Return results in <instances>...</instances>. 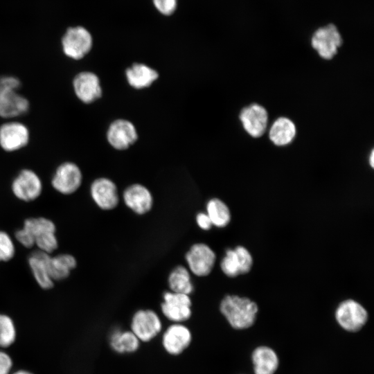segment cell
<instances>
[{
  "label": "cell",
  "instance_id": "obj_1",
  "mask_svg": "<svg viewBox=\"0 0 374 374\" xmlns=\"http://www.w3.org/2000/svg\"><path fill=\"white\" fill-rule=\"evenodd\" d=\"M220 310L233 328L244 329L254 323L258 306L247 298L228 295L221 301Z\"/></svg>",
  "mask_w": 374,
  "mask_h": 374
},
{
  "label": "cell",
  "instance_id": "obj_2",
  "mask_svg": "<svg viewBox=\"0 0 374 374\" xmlns=\"http://www.w3.org/2000/svg\"><path fill=\"white\" fill-rule=\"evenodd\" d=\"M22 228L33 238L38 250L51 254L57 249L56 226L50 219L44 217L27 218Z\"/></svg>",
  "mask_w": 374,
  "mask_h": 374
},
{
  "label": "cell",
  "instance_id": "obj_3",
  "mask_svg": "<svg viewBox=\"0 0 374 374\" xmlns=\"http://www.w3.org/2000/svg\"><path fill=\"white\" fill-rule=\"evenodd\" d=\"M62 46L64 54L70 58L80 60L91 49L93 38L90 32L83 26L68 28L62 37Z\"/></svg>",
  "mask_w": 374,
  "mask_h": 374
},
{
  "label": "cell",
  "instance_id": "obj_4",
  "mask_svg": "<svg viewBox=\"0 0 374 374\" xmlns=\"http://www.w3.org/2000/svg\"><path fill=\"white\" fill-rule=\"evenodd\" d=\"M342 42L341 35L334 24L319 28L311 38L312 46L325 60H330L337 54Z\"/></svg>",
  "mask_w": 374,
  "mask_h": 374
},
{
  "label": "cell",
  "instance_id": "obj_5",
  "mask_svg": "<svg viewBox=\"0 0 374 374\" xmlns=\"http://www.w3.org/2000/svg\"><path fill=\"white\" fill-rule=\"evenodd\" d=\"M82 175L79 167L74 163L65 162L56 169L51 184L53 188L62 195L74 193L81 186Z\"/></svg>",
  "mask_w": 374,
  "mask_h": 374
},
{
  "label": "cell",
  "instance_id": "obj_6",
  "mask_svg": "<svg viewBox=\"0 0 374 374\" xmlns=\"http://www.w3.org/2000/svg\"><path fill=\"white\" fill-rule=\"evenodd\" d=\"M11 189L18 199L30 202L40 196L42 192V183L35 172L24 169L12 181Z\"/></svg>",
  "mask_w": 374,
  "mask_h": 374
},
{
  "label": "cell",
  "instance_id": "obj_7",
  "mask_svg": "<svg viewBox=\"0 0 374 374\" xmlns=\"http://www.w3.org/2000/svg\"><path fill=\"white\" fill-rule=\"evenodd\" d=\"M191 300L189 295L166 292L161 309L163 315L170 321L181 323L188 320L191 316Z\"/></svg>",
  "mask_w": 374,
  "mask_h": 374
},
{
  "label": "cell",
  "instance_id": "obj_8",
  "mask_svg": "<svg viewBox=\"0 0 374 374\" xmlns=\"http://www.w3.org/2000/svg\"><path fill=\"white\" fill-rule=\"evenodd\" d=\"M335 317L339 324L350 332L360 330L368 319L366 310L359 303L351 299L340 303Z\"/></svg>",
  "mask_w": 374,
  "mask_h": 374
},
{
  "label": "cell",
  "instance_id": "obj_9",
  "mask_svg": "<svg viewBox=\"0 0 374 374\" xmlns=\"http://www.w3.org/2000/svg\"><path fill=\"white\" fill-rule=\"evenodd\" d=\"M161 328L159 316L151 310H140L132 317L131 331L139 341H150L161 332Z\"/></svg>",
  "mask_w": 374,
  "mask_h": 374
},
{
  "label": "cell",
  "instance_id": "obj_10",
  "mask_svg": "<svg viewBox=\"0 0 374 374\" xmlns=\"http://www.w3.org/2000/svg\"><path fill=\"white\" fill-rule=\"evenodd\" d=\"M185 258L190 270L195 275L205 276L211 273L216 256L214 251L207 244L196 243L191 246Z\"/></svg>",
  "mask_w": 374,
  "mask_h": 374
},
{
  "label": "cell",
  "instance_id": "obj_11",
  "mask_svg": "<svg viewBox=\"0 0 374 374\" xmlns=\"http://www.w3.org/2000/svg\"><path fill=\"white\" fill-rule=\"evenodd\" d=\"M244 130L254 138L261 136L266 131L268 114L265 107L253 103L244 107L239 116Z\"/></svg>",
  "mask_w": 374,
  "mask_h": 374
},
{
  "label": "cell",
  "instance_id": "obj_12",
  "mask_svg": "<svg viewBox=\"0 0 374 374\" xmlns=\"http://www.w3.org/2000/svg\"><path fill=\"white\" fill-rule=\"evenodd\" d=\"M109 144L115 149L123 150L134 144L138 138L136 127L130 121L117 119L113 121L107 132Z\"/></svg>",
  "mask_w": 374,
  "mask_h": 374
},
{
  "label": "cell",
  "instance_id": "obj_13",
  "mask_svg": "<svg viewBox=\"0 0 374 374\" xmlns=\"http://www.w3.org/2000/svg\"><path fill=\"white\" fill-rule=\"evenodd\" d=\"M253 264V259L247 249L238 246L234 249H227L221 261L220 267L224 274L235 277L249 272Z\"/></svg>",
  "mask_w": 374,
  "mask_h": 374
},
{
  "label": "cell",
  "instance_id": "obj_14",
  "mask_svg": "<svg viewBox=\"0 0 374 374\" xmlns=\"http://www.w3.org/2000/svg\"><path fill=\"white\" fill-rule=\"evenodd\" d=\"M28 141L29 132L24 124L11 121L1 125L0 145L4 150H17L26 145Z\"/></svg>",
  "mask_w": 374,
  "mask_h": 374
},
{
  "label": "cell",
  "instance_id": "obj_15",
  "mask_svg": "<svg viewBox=\"0 0 374 374\" xmlns=\"http://www.w3.org/2000/svg\"><path fill=\"white\" fill-rule=\"evenodd\" d=\"M90 193L93 202L103 210L113 209L118 203L116 186L109 179H95L91 185Z\"/></svg>",
  "mask_w": 374,
  "mask_h": 374
},
{
  "label": "cell",
  "instance_id": "obj_16",
  "mask_svg": "<svg viewBox=\"0 0 374 374\" xmlns=\"http://www.w3.org/2000/svg\"><path fill=\"white\" fill-rule=\"evenodd\" d=\"M73 86L76 96L84 103H91L100 98L102 89L97 75L90 71L77 74Z\"/></svg>",
  "mask_w": 374,
  "mask_h": 374
},
{
  "label": "cell",
  "instance_id": "obj_17",
  "mask_svg": "<svg viewBox=\"0 0 374 374\" xmlns=\"http://www.w3.org/2000/svg\"><path fill=\"white\" fill-rule=\"evenodd\" d=\"M191 339L190 330L180 323H175L164 332L162 344L169 354L177 355L181 353L190 345Z\"/></svg>",
  "mask_w": 374,
  "mask_h": 374
},
{
  "label": "cell",
  "instance_id": "obj_18",
  "mask_svg": "<svg viewBox=\"0 0 374 374\" xmlns=\"http://www.w3.org/2000/svg\"><path fill=\"white\" fill-rule=\"evenodd\" d=\"M125 204L134 213L142 215L148 212L153 204V198L150 190L139 184L128 186L123 192Z\"/></svg>",
  "mask_w": 374,
  "mask_h": 374
},
{
  "label": "cell",
  "instance_id": "obj_19",
  "mask_svg": "<svg viewBox=\"0 0 374 374\" xmlns=\"http://www.w3.org/2000/svg\"><path fill=\"white\" fill-rule=\"evenodd\" d=\"M50 254L37 250L28 258V263L35 281L44 290L51 289L54 285V281L50 275Z\"/></svg>",
  "mask_w": 374,
  "mask_h": 374
},
{
  "label": "cell",
  "instance_id": "obj_20",
  "mask_svg": "<svg viewBox=\"0 0 374 374\" xmlns=\"http://www.w3.org/2000/svg\"><path fill=\"white\" fill-rule=\"evenodd\" d=\"M17 89L8 91L0 100V116L15 118L25 114L29 109V102Z\"/></svg>",
  "mask_w": 374,
  "mask_h": 374
},
{
  "label": "cell",
  "instance_id": "obj_21",
  "mask_svg": "<svg viewBox=\"0 0 374 374\" xmlns=\"http://www.w3.org/2000/svg\"><path fill=\"white\" fill-rule=\"evenodd\" d=\"M125 75L130 85L137 89L150 87L159 77L157 71L141 63H134L127 69Z\"/></svg>",
  "mask_w": 374,
  "mask_h": 374
},
{
  "label": "cell",
  "instance_id": "obj_22",
  "mask_svg": "<svg viewBox=\"0 0 374 374\" xmlns=\"http://www.w3.org/2000/svg\"><path fill=\"white\" fill-rule=\"evenodd\" d=\"M296 134L294 123L287 118L280 117L270 127L269 137L274 145L285 146L293 141Z\"/></svg>",
  "mask_w": 374,
  "mask_h": 374
},
{
  "label": "cell",
  "instance_id": "obj_23",
  "mask_svg": "<svg viewBox=\"0 0 374 374\" xmlns=\"http://www.w3.org/2000/svg\"><path fill=\"white\" fill-rule=\"evenodd\" d=\"M255 374H274L278 366L275 352L269 347L260 346L252 353Z\"/></svg>",
  "mask_w": 374,
  "mask_h": 374
},
{
  "label": "cell",
  "instance_id": "obj_24",
  "mask_svg": "<svg viewBox=\"0 0 374 374\" xmlns=\"http://www.w3.org/2000/svg\"><path fill=\"white\" fill-rule=\"evenodd\" d=\"M75 258L69 253H60L51 256L49 260L50 275L52 280L60 281L67 278L76 267Z\"/></svg>",
  "mask_w": 374,
  "mask_h": 374
},
{
  "label": "cell",
  "instance_id": "obj_25",
  "mask_svg": "<svg viewBox=\"0 0 374 374\" xmlns=\"http://www.w3.org/2000/svg\"><path fill=\"white\" fill-rule=\"evenodd\" d=\"M139 339L129 330H115L109 337L112 348L119 353H130L139 347Z\"/></svg>",
  "mask_w": 374,
  "mask_h": 374
},
{
  "label": "cell",
  "instance_id": "obj_26",
  "mask_svg": "<svg viewBox=\"0 0 374 374\" xmlns=\"http://www.w3.org/2000/svg\"><path fill=\"white\" fill-rule=\"evenodd\" d=\"M171 292L189 295L193 291L190 275L188 269L181 265L173 269L168 277Z\"/></svg>",
  "mask_w": 374,
  "mask_h": 374
},
{
  "label": "cell",
  "instance_id": "obj_27",
  "mask_svg": "<svg viewBox=\"0 0 374 374\" xmlns=\"http://www.w3.org/2000/svg\"><path fill=\"white\" fill-rule=\"evenodd\" d=\"M206 214L212 224L217 227H224L231 220V214L228 206L217 198L211 199L208 202Z\"/></svg>",
  "mask_w": 374,
  "mask_h": 374
},
{
  "label": "cell",
  "instance_id": "obj_28",
  "mask_svg": "<svg viewBox=\"0 0 374 374\" xmlns=\"http://www.w3.org/2000/svg\"><path fill=\"white\" fill-rule=\"evenodd\" d=\"M16 337V331L12 319L6 314H0V347L12 345Z\"/></svg>",
  "mask_w": 374,
  "mask_h": 374
},
{
  "label": "cell",
  "instance_id": "obj_29",
  "mask_svg": "<svg viewBox=\"0 0 374 374\" xmlns=\"http://www.w3.org/2000/svg\"><path fill=\"white\" fill-rule=\"evenodd\" d=\"M15 247L8 233L0 231V262H7L13 258Z\"/></svg>",
  "mask_w": 374,
  "mask_h": 374
},
{
  "label": "cell",
  "instance_id": "obj_30",
  "mask_svg": "<svg viewBox=\"0 0 374 374\" xmlns=\"http://www.w3.org/2000/svg\"><path fill=\"white\" fill-rule=\"evenodd\" d=\"M155 10L164 17L173 15L178 7V0H152Z\"/></svg>",
  "mask_w": 374,
  "mask_h": 374
},
{
  "label": "cell",
  "instance_id": "obj_31",
  "mask_svg": "<svg viewBox=\"0 0 374 374\" xmlns=\"http://www.w3.org/2000/svg\"><path fill=\"white\" fill-rule=\"evenodd\" d=\"M19 87L20 82L17 78L13 76H0V100L8 91L18 89Z\"/></svg>",
  "mask_w": 374,
  "mask_h": 374
},
{
  "label": "cell",
  "instance_id": "obj_32",
  "mask_svg": "<svg viewBox=\"0 0 374 374\" xmlns=\"http://www.w3.org/2000/svg\"><path fill=\"white\" fill-rule=\"evenodd\" d=\"M15 239L23 247L30 249L35 246V242L30 234L23 228L18 229L15 233Z\"/></svg>",
  "mask_w": 374,
  "mask_h": 374
},
{
  "label": "cell",
  "instance_id": "obj_33",
  "mask_svg": "<svg viewBox=\"0 0 374 374\" xmlns=\"http://www.w3.org/2000/svg\"><path fill=\"white\" fill-rule=\"evenodd\" d=\"M12 366L10 357L7 353L0 351V374H8Z\"/></svg>",
  "mask_w": 374,
  "mask_h": 374
},
{
  "label": "cell",
  "instance_id": "obj_34",
  "mask_svg": "<svg viewBox=\"0 0 374 374\" xmlns=\"http://www.w3.org/2000/svg\"><path fill=\"white\" fill-rule=\"evenodd\" d=\"M197 225L204 230H209L212 226V222L206 213H199L196 216Z\"/></svg>",
  "mask_w": 374,
  "mask_h": 374
},
{
  "label": "cell",
  "instance_id": "obj_35",
  "mask_svg": "<svg viewBox=\"0 0 374 374\" xmlns=\"http://www.w3.org/2000/svg\"><path fill=\"white\" fill-rule=\"evenodd\" d=\"M374 152H373V150L371 151V155H370V165L371 166L372 168H373V163H374Z\"/></svg>",
  "mask_w": 374,
  "mask_h": 374
},
{
  "label": "cell",
  "instance_id": "obj_36",
  "mask_svg": "<svg viewBox=\"0 0 374 374\" xmlns=\"http://www.w3.org/2000/svg\"><path fill=\"white\" fill-rule=\"evenodd\" d=\"M13 374H33L28 371H23V370H21V371H18L15 373H14Z\"/></svg>",
  "mask_w": 374,
  "mask_h": 374
}]
</instances>
